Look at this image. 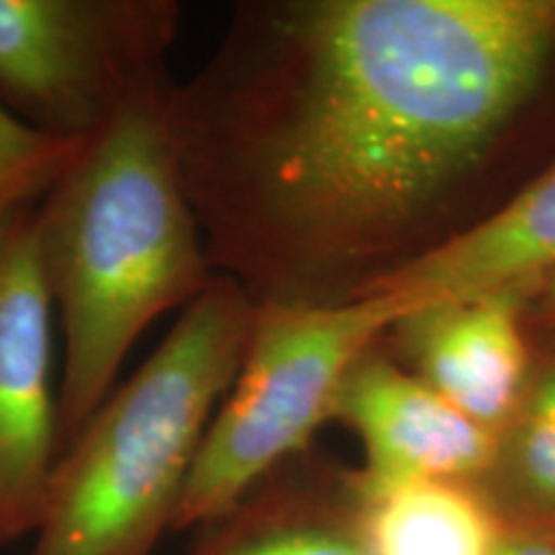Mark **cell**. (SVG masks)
<instances>
[{
	"label": "cell",
	"mask_w": 555,
	"mask_h": 555,
	"mask_svg": "<svg viewBox=\"0 0 555 555\" xmlns=\"http://www.w3.org/2000/svg\"><path fill=\"white\" fill-rule=\"evenodd\" d=\"M86 139H69L21 121L0 103V221L37 206L65 176Z\"/></svg>",
	"instance_id": "cell-13"
},
{
	"label": "cell",
	"mask_w": 555,
	"mask_h": 555,
	"mask_svg": "<svg viewBox=\"0 0 555 555\" xmlns=\"http://www.w3.org/2000/svg\"><path fill=\"white\" fill-rule=\"evenodd\" d=\"M527 319H532L538 327H543L555 337V270H551L532 288L530 301H527Z\"/></svg>",
	"instance_id": "cell-15"
},
{
	"label": "cell",
	"mask_w": 555,
	"mask_h": 555,
	"mask_svg": "<svg viewBox=\"0 0 555 555\" xmlns=\"http://www.w3.org/2000/svg\"><path fill=\"white\" fill-rule=\"evenodd\" d=\"M496 555H555V532L506 527Z\"/></svg>",
	"instance_id": "cell-14"
},
{
	"label": "cell",
	"mask_w": 555,
	"mask_h": 555,
	"mask_svg": "<svg viewBox=\"0 0 555 555\" xmlns=\"http://www.w3.org/2000/svg\"><path fill=\"white\" fill-rule=\"evenodd\" d=\"M37 206L0 221V547L37 530L60 455Z\"/></svg>",
	"instance_id": "cell-6"
},
{
	"label": "cell",
	"mask_w": 555,
	"mask_h": 555,
	"mask_svg": "<svg viewBox=\"0 0 555 555\" xmlns=\"http://www.w3.org/2000/svg\"><path fill=\"white\" fill-rule=\"evenodd\" d=\"M555 270V165L509 204L420 258L373 275L356 291L384 294L406 311L499 288H532Z\"/></svg>",
	"instance_id": "cell-9"
},
{
	"label": "cell",
	"mask_w": 555,
	"mask_h": 555,
	"mask_svg": "<svg viewBox=\"0 0 555 555\" xmlns=\"http://www.w3.org/2000/svg\"><path fill=\"white\" fill-rule=\"evenodd\" d=\"M555 54V0L242 9L168 101L208 266L255 307L350 298L474 168Z\"/></svg>",
	"instance_id": "cell-1"
},
{
	"label": "cell",
	"mask_w": 555,
	"mask_h": 555,
	"mask_svg": "<svg viewBox=\"0 0 555 555\" xmlns=\"http://www.w3.org/2000/svg\"><path fill=\"white\" fill-rule=\"evenodd\" d=\"M193 555H367L350 478H266Z\"/></svg>",
	"instance_id": "cell-10"
},
{
	"label": "cell",
	"mask_w": 555,
	"mask_h": 555,
	"mask_svg": "<svg viewBox=\"0 0 555 555\" xmlns=\"http://www.w3.org/2000/svg\"><path fill=\"white\" fill-rule=\"evenodd\" d=\"M350 483L367 555H496L506 532L474 483Z\"/></svg>",
	"instance_id": "cell-11"
},
{
	"label": "cell",
	"mask_w": 555,
	"mask_h": 555,
	"mask_svg": "<svg viewBox=\"0 0 555 555\" xmlns=\"http://www.w3.org/2000/svg\"><path fill=\"white\" fill-rule=\"evenodd\" d=\"M172 0H0V103L50 134L88 139L170 82Z\"/></svg>",
	"instance_id": "cell-5"
},
{
	"label": "cell",
	"mask_w": 555,
	"mask_h": 555,
	"mask_svg": "<svg viewBox=\"0 0 555 555\" xmlns=\"http://www.w3.org/2000/svg\"><path fill=\"white\" fill-rule=\"evenodd\" d=\"M404 307L384 294L327 304H262L245 358L214 414L180 494L172 530L208 527L304 453L347 371Z\"/></svg>",
	"instance_id": "cell-4"
},
{
	"label": "cell",
	"mask_w": 555,
	"mask_h": 555,
	"mask_svg": "<svg viewBox=\"0 0 555 555\" xmlns=\"http://www.w3.org/2000/svg\"><path fill=\"white\" fill-rule=\"evenodd\" d=\"M330 422L360 437L363 483L466 481L483 476L496 435L450 406L425 380L367 350L347 371Z\"/></svg>",
	"instance_id": "cell-7"
},
{
	"label": "cell",
	"mask_w": 555,
	"mask_h": 555,
	"mask_svg": "<svg viewBox=\"0 0 555 555\" xmlns=\"http://www.w3.org/2000/svg\"><path fill=\"white\" fill-rule=\"evenodd\" d=\"M476 486L506 527L555 532V350L532 363Z\"/></svg>",
	"instance_id": "cell-12"
},
{
	"label": "cell",
	"mask_w": 555,
	"mask_h": 555,
	"mask_svg": "<svg viewBox=\"0 0 555 555\" xmlns=\"http://www.w3.org/2000/svg\"><path fill=\"white\" fill-rule=\"evenodd\" d=\"M170 90L137 95L88 137L37 206L41 270L65 335L60 453L111 397L150 324L217 275L178 170Z\"/></svg>",
	"instance_id": "cell-2"
},
{
	"label": "cell",
	"mask_w": 555,
	"mask_h": 555,
	"mask_svg": "<svg viewBox=\"0 0 555 555\" xmlns=\"http://www.w3.org/2000/svg\"><path fill=\"white\" fill-rule=\"evenodd\" d=\"M255 309L237 281L211 278L60 453L29 555L155 553L237 378Z\"/></svg>",
	"instance_id": "cell-3"
},
{
	"label": "cell",
	"mask_w": 555,
	"mask_h": 555,
	"mask_svg": "<svg viewBox=\"0 0 555 555\" xmlns=\"http://www.w3.org/2000/svg\"><path fill=\"white\" fill-rule=\"evenodd\" d=\"M527 301V288H499L416 307L391 330L414 376L496 435L535 363L525 337Z\"/></svg>",
	"instance_id": "cell-8"
}]
</instances>
